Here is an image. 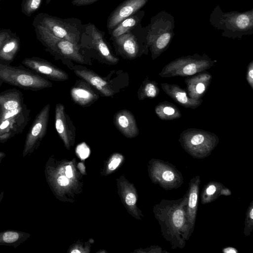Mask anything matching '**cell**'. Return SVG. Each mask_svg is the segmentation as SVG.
I'll use <instances>...</instances> for the list:
<instances>
[{
    "mask_svg": "<svg viewBox=\"0 0 253 253\" xmlns=\"http://www.w3.org/2000/svg\"><path fill=\"white\" fill-rule=\"evenodd\" d=\"M20 46V42L16 38L10 37L0 48V59L10 61L13 59Z\"/></svg>",
    "mask_w": 253,
    "mask_h": 253,
    "instance_id": "cell-24",
    "label": "cell"
},
{
    "mask_svg": "<svg viewBox=\"0 0 253 253\" xmlns=\"http://www.w3.org/2000/svg\"><path fill=\"white\" fill-rule=\"evenodd\" d=\"M70 94L73 100L82 106L90 105L98 97L89 86L84 82L74 86L71 89Z\"/></svg>",
    "mask_w": 253,
    "mask_h": 253,
    "instance_id": "cell-19",
    "label": "cell"
},
{
    "mask_svg": "<svg viewBox=\"0 0 253 253\" xmlns=\"http://www.w3.org/2000/svg\"><path fill=\"white\" fill-rule=\"evenodd\" d=\"M154 110L158 117L163 121L177 119L182 116L178 108L172 103L167 101L158 103Z\"/></svg>",
    "mask_w": 253,
    "mask_h": 253,
    "instance_id": "cell-21",
    "label": "cell"
},
{
    "mask_svg": "<svg viewBox=\"0 0 253 253\" xmlns=\"http://www.w3.org/2000/svg\"><path fill=\"white\" fill-rule=\"evenodd\" d=\"M65 174L67 178H71L73 176V171L71 166H66Z\"/></svg>",
    "mask_w": 253,
    "mask_h": 253,
    "instance_id": "cell-39",
    "label": "cell"
},
{
    "mask_svg": "<svg viewBox=\"0 0 253 253\" xmlns=\"http://www.w3.org/2000/svg\"><path fill=\"white\" fill-rule=\"evenodd\" d=\"M200 180L199 176L193 177L190 180L188 194L187 215L190 232L193 231L197 210L198 192Z\"/></svg>",
    "mask_w": 253,
    "mask_h": 253,
    "instance_id": "cell-18",
    "label": "cell"
},
{
    "mask_svg": "<svg viewBox=\"0 0 253 253\" xmlns=\"http://www.w3.org/2000/svg\"><path fill=\"white\" fill-rule=\"evenodd\" d=\"M246 80L251 88L253 89V61H251L248 65Z\"/></svg>",
    "mask_w": 253,
    "mask_h": 253,
    "instance_id": "cell-31",
    "label": "cell"
},
{
    "mask_svg": "<svg viewBox=\"0 0 253 253\" xmlns=\"http://www.w3.org/2000/svg\"><path fill=\"white\" fill-rule=\"evenodd\" d=\"M20 92L15 91L0 95V106L2 111L16 109L22 105Z\"/></svg>",
    "mask_w": 253,
    "mask_h": 253,
    "instance_id": "cell-23",
    "label": "cell"
},
{
    "mask_svg": "<svg viewBox=\"0 0 253 253\" xmlns=\"http://www.w3.org/2000/svg\"><path fill=\"white\" fill-rule=\"evenodd\" d=\"M9 37L10 36L7 32H2L0 33V48Z\"/></svg>",
    "mask_w": 253,
    "mask_h": 253,
    "instance_id": "cell-38",
    "label": "cell"
},
{
    "mask_svg": "<svg viewBox=\"0 0 253 253\" xmlns=\"http://www.w3.org/2000/svg\"><path fill=\"white\" fill-rule=\"evenodd\" d=\"M0 79L9 84L26 89L39 90L52 86V83L41 76L0 63Z\"/></svg>",
    "mask_w": 253,
    "mask_h": 253,
    "instance_id": "cell-6",
    "label": "cell"
},
{
    "mask_svg": "<svg viewBox=\"0 0 253 253\" xmlns=\"http://www.w3.org/2000/svg\"><path fill=\"white\" fill-rule=\"evenodd\" d=\"M247 221L246 222V228H245V229H246V231L245 232V234H247L246 235H248L250 234L251 231L252 229V226H251L250 224V222L253 224V209L252 206L250 207V210L249 211V213L247 215Z\"/></svg>",
    "mask_w": 253,
    "mask_h": 253,
    "instance_id": "cell-32",
    "label": "cell"
},
{
    "mask_svg": "<svg viewBox=\"0 0 253 253\" xmlns=\"http://www.w3.org/2000/svg\"><path fill=\"white\" fill-rule=\"evenodd\" d=\"M218 183L211 182L206 187L201 196V200L204 204L211 202L214 200V198H217L218 194L222 195V191L220 192L221 190H218L221 187V184L218 185Z\"/></svg>",
    "mask_w": 253,
    "mask_h": 253,
    "instance_id": "cell-26",
    "label": "cell"
},
{
    "mask_svg": "<svg viewBox=\"0 0 253 253\" xmlns=\"http://www.w3.org/2000/svg\"><path fill=\"white\" fill-rule=\"evenodd\" d=\"M188 194L178 200H162L158 205L157 218L164 238L172 248H183L190 237L187 215Z\"/></svg>",
    "mask_w": 253,
    "mask_h": 253,
    "instance_id": "cell-1",
    "label": "cell"
},
{
    "mask_svg": "<svg viewBox=\"0 0 253 253\" xmlns=\"http://www.w3.org/2000/svg\"><path fill=\"white\" fill-rule=\"evenodd\" d=\"M160 93L158 84L155 81L150 80L148 78L143 82L138 91V98L139 100L145 98H156Z\"/></svg>",
    "mask_w": 253,
    "mask_h": 253,
    "instance_id": "cell-25",
    "label": "cell"
},
{
    "mask_svg": "<svg viewBox=\"0 0 253 253\" xmlns=\"http://www.w3.org/2000/svg\"><path fill=\"white\" fill-rule=\"evenodd\" d=\"M216 62L205 54L182 56L166 65L158 75L162 78L186 77L206 71Z\"/></svg>",
    "mask_w": 253,
    "mask_h": 253,
    "instance_id": "cell-4",
    "label": "cell"
},
{
    "mask_svg": "<svg viewBox=\"0 0 253 253\" xmlns=\"http://www.w3.org/2000/svg\"><path fill=\"white\" fill-rule=\"evenodd\" d=\"M23 108L20 106L16 109L2 111L1 114L0 121L4 120L9 118L18 115L22 112Z\"/></svg>",
    "mask_w": 253,
    "mask_h": 253,
    "instance_id": "cell-30",
    "label": "cell"
},
{
    "mask_svg": "<svg viewBox=\"0 0 253 253\" xmlns=\"http://www.w3.org/2000/svg\"><path fill=\"white\" fill-rule=\"evenodd\" d=\"M22 63L32 70L52 80L64 81L69 78L68 74L64 71L40 58H26L23 60Z\"/></svg>",
    "mask_w": 253,
    "mask_h": 253,
    "instance_id": "cell-11",
    "label": "cell"
},
{
    "mask_svg": "<svg viewBox=\"0 0 253 253\" xmlns=\"http://www.w3.org/2000/svg\"><path fill=\"white\" fill-rule=\"evenodd\" d=\"M178 141L192 157L204 158L211 154L218 144L219 138L214 133L200 128H188L181 132Z\"/></svg>",
    "mask_w": 253,
    "mask_h": 253,
    "instance_id": "cell-3",
    "label": "cell"
},
{
    "mask_svg": "<svg viewBox=\"0 0 253 253\" xmlns=\"http://www.w3.org/2000/svg\"><path fill=\"white\" fill-rule=\"evenodd\" d=\"M77 152L82 159H84L88 156L89 150L86 145L82 144L77 148Z\"/></svg>",
    "mask_w": 253,
    "mask_h": 253,
    "instance_id": "cell-33",
    "label": "cell"
},
{
    "mask_svg": "<svg viewBox=\"0 0 253 253\" xmlns=\"http://www.w3.org/2000/svg\"><path fill=\"white\" fill-rule=\"evenodd\" d=\"M154 175L160 183V185L166 189L177 187L182 183V177L178 171L166 163H157L154 169Z\"/></svg>",
    "mask_w": 253,
    "mask_h": 253,
    "instance_id": "cell-13",
    "label": "cell"
},
{
    "mask_svg": "<svg viewBox=\"0 0 253 253\" xmlns=\"http://www.w3.org/2000/svg\"><path fill=\"white\" fill-rule=\"evenodd\" d=\"M148 0H125L110 13L107 21L108 32L121 21L131 16L143 6Z\"/></svg>",
    "mask_w": 253,
    "mask_h": 253,
    "instance_id": "cell-10",
    "label": "cell"
},
{
    "mask_svg": "<svg viewBox=\"0 0 253 253\" xmlns=\"http://www.w3.org/2000/svg\"><path fill=\"white\" fill-rule=\"evenodd\" d=\"M139 25L128 32L111 39L116 51L124 57L132 59L142 51Z\"/></svg>",
    "mask_w": 253,
    "mask_h": 253,
    "instance_id": "cell-8",
    "label": "cell"
},
{
    "mask_svg": "<svg viewBox=\"0 0 253 253\" xmlns=\"http://www.w3.org/2000/svg\"><path fill=\"white\" fill-rule=\"evenodd\" d=\"M75 74L93 86L105 96H112L115 91L109 83L94 72L85 69L74 70Z\"/></svg>",
    "mask_w": 253,
    "mask_h": 253,
    "instance_id": "cell-17",
    "label": "cell"
},
{
    "mask_svg": "<svg viewBox=\"0 0 253 253\" xmlns=\"http://www.w3.org/2000/svg\"><path fill=\"white\" fill-rule=\"evenodd\" d=\"M33 25L38 39L51 53L78 63H84L79 44L56 37L40 25L36 24Z\"/></svg>",
    "mask_w": 253,
    "mask_h": 253,
    "instance_id": "cell-5",
    "label": "cell"
},
{
    "mask_svg": "<svg viewBox=\"0 0 253 253\" xmlns=\"http://www.w3.org/2000/svg\"><path fill=\"white\" fill-rule=\"evenodd\" d=\"M3 155H4L3 153L0 152V158L2 157Z\"/></svg>",
    "mask_w": 253,
    "mask_h": 253,
    "instance_id": "cell-43",
    "label": "cell"
},
{
    "mask_svg": "<svg viewBox=\"0 0 253 253\" xmlns=\"http://www.w3.org/2000/svg\"><path fill=\"white\" fill-rule=\"evenodd\" d=\"M51 0H46V1H45L46 4H48L51 1Z\"/></svg>",
    "mask_w": 253,
    "mask_h": 253,
    "instance_id": "cell-42",
    "label": "cell"
},
{
    "mask_svg": "<svg viewBox=\"0 0 253 253\" xmlns=\"http://www.w3.org/2000/svg\"><path fill=\"white\" fill-rule=\"evenodd\" d=\"M113 120L117 128L126 137L132 138L138 134L135 118L130 111L123 109L117 112Z\"/></svg>",
    "mask_w": 253,
    "mask_h": 253,
    "instance_id": "cell-16",
    "label": "cell"
},
{
    "mask_svg": "<svg viewBox=\"0 0 253 253\" xmlns=\"http://www.w3.org/2000/svg\"><path fill=\"white\" fill-rule=\"evenodd\" d=\"M33 24L41 26L56 37L79 44L83 24L78 18L63 19L40 13L35 17Z\"/></svg>",
    "mask_w": 253,
    "mask_h": 253,
    "instance_id": "cell-2",
    "label": "cell"
},
{
    "mask_svg": "<svg viewBox=\"0 0 253 253\" xmlns=\"http://www.w3.org/2000/svg\"><path fill=\"white\" fill-rule=\"evenodd\" d=\"M72 253H80V251H79L78 250H74L71 252Z\"/></svg>",
    "mask_w": 253,
    "mask_h": 253,
    "instance_id": "cell-41",
    "label": "cell"
},
{
    "mask_svg": "<svg viewBox=\"0 0 253 253\" xmlns=\"http://www.w3.org/2000/svg\"><path fill=\"white\" fill-rule=\"evenodd\" d=\"M0 118H1V115H0Z\"/></svg>",
    "mask_w": 253,
    "mask_h": 253,
    "instance_id": "cell-44",
    "label": "cell"
},
{
    "mask_svg": "<svg viewBox=\"0 0 253 253\" xmlns=\"http://www.w3.org/2000/svg\"><path fill=\"white\" fill-rule=\"evenodd\" d=\"M57 182L60 186H65L69 184V181L66 176L62 175L58 177Z\"/></svg>",
    "mask_w": 253,
    "mask_h": 253,
    "instance_id": "cell-37",
    "label": "cell"
},
{
    "mask_svg": "<svg viewBox=\"0 0 253 253\" xmlns=\"http://www.w3.org/2000/svg\"><path fill=\"white\" fill-rule=\"evenodd\" d=\"M250 22V18L246 14L239 15L236 20L237 26L240 29H245L248 27Z\"/></svg>",
    "mask_w": 253,
    "mask_h": 253,
    "instance_id": "cell-29",
    "label": "cell"
},
{
    "mask_svg": "<svg viewBox=\"0 0 253 253\" xmlns=\"http://www.w3.org/2000/svg\"><path fill=\"white\" fill-rule=\"evenodd\" d=\"M42 0H23L21 3L22 13L27 16H31L41 6Z\"/></svg>",
    "mask_w": 253,
    "mask_h": 253,
    "instance_id": "cell-27",
    "label": "cell"
},
{
    "mask_svg": "<svg viewBox=\"0 0 253 253\" xmlns=\"http://www.w3.org/2000/svg\"><path fill=\"white\" fill-rule=\"evenodd\" d=\"M211 80V75L206 71L186 77L184 83L188 95L193 99H202L208 90Z\"/></svg>",
    "mask_w": 253,
    "mask_h": 253,
    "instance_id": "cell-12",
    "label": "cell"
},
{
    "mask_svg": "<svg viewBox=\"0 0 253 253\" xmlns=\"http://www.w3.org/2000/svg\"><path fill=\"white\" fill-rule=\"evenodd\" d=\"M21 113L0 122V140H3L10 137L20 126Z\"/></svg>",
    "mask_w": 253,
    "mask_h": 253,
    "instance_id": "cell-22",
    "label": "cell"
},
{
    "mask_svg": "<svg viewBox=\"0 0 253 253\" xmlns=\"http://www.w3.org/2000/svg\"><path fill=\"white\" fill-rule=\"evenodd\" d=\"M19 238V234L14 231H7L2 235V240L7 243H14L17 241Z\"/></svg>",
    "mask_w": 253,
    "mask_h": 253,
    "instance_id": "cell-28",
    "label": "cell"
},
{
    "mask_svg": "<svg viewBox=\"0 0 253 253\" xmlns=\"http://www.w3.org/2000/svg\"><path fill=\"white\" fill-rule=\"evenodd\" d=\"M105 35V33L99 30L93 23L83 24L79 44L82 49L93 50L107 62L116 64L119 59L110 51Z\"/></svg>",
    "mask_w": 253,
    "mask_h": 253,
    "instance_id": "cell-7",
    "label": "cell"
},
{
    "mask_svg": "<svg viewBox=\"0 0 253 253\" xmlns=\"http://www.w3.org/2000/svg\"><path fill=\"white\" fill-rule=\"evenodd\" d=\"M55 126L59 135L66 144H68L74 136L75 128L62 104H57L55 106Z\"/></svg>",
    "mask_w": 253,
    "mask_h": 253,
    "instance_id": "cell-15",
    "label": "cell"
},
{
    "mask_svg": "<svg viewBox=\"0 0 253 253\" xmlns=\"http://www.w3.org/2000/svg\"><path fill=\"white\" fill-rule=\"evenodd\" d=\"M99 0H72L71 3L75 6H81L91 4Z\"/></svg>",
    "mask_w": 253,
    "mask_h": 253,
    "instance_id": "cell-34",
    "label": "cell"
},
{
    "mask_svg": "<svg viewBox=\"0 0 253 253\" xmlns=\"http://www.w3.org/2000/svg\"><path fill=\"white\" fill-rule=\"evenodd\" d=\"M223 252L225 253H238V251L233 248L228 247L224 249L223 250Z\"/></svg>",
    "mask_w": 253,
    "mask_h": 253,
    "instance_id": "cell-40",
    "label": "cell"
},
{
    "mask_svg": "<svg viewBox=\"0 0 253 253\" xmlns=\"http://www.w3.org/2000/svg\"><path fill=\"white\" fill-rule=\"evenodd\" d=\"M122 160L121 157H119L118 155L112 159V161L108 165V169L110 170L115 169L120 165Z\"/></svg>",
    "mask_w": 253,
    "mask_h": 253,
    "instance_id": "cell-35",
    "label": "cell"
},
{
    "mask_svg": "<svg viewBox=\"0 0 253 253\" xmlns=\"http://www.w3.org/2000/svg\"><path fill=\"white\" fill-rule=\"evenodd\" d=\"M136 202V197L132 193L127 194L126 197V203L128 206L134 205Z\"/></svg>",
    "mask_w": 253,
    "mask_h": 253,
    "instance_id": "cell-36",
    "label": "cell"
},
{
    "mask_svg": "<svg viewBox=\"0 0 253 253\" xmlns=\"http://www.w3.org/2000/svg\"><path fill=\"white\" fill-rule=\"evenodd\" d=\"M50 104L45 105L36 116L26 137L23 154L31 151L37 142L42 139L46 133L49 119Z\"/></svg>",
    "mask_w": 253,
    "mask_h": 253,
    "instance_id": "cell-9",
    "label": "cell"
},
{
    "mask_svg": "<svg viewBox=\"0 0 253 253\" xmlns=\"http://www.w3.org/2000/svg\"><path fill=\"white\" fill-rule=\"evenodd\" d=\"M163 90L176 103L185 108L195 109L200 106L203 99H195L190 97L186 91L176 84L167 83L161 84Z\"/></svg>",
    "mask_w": 253,
    "mask_h": 253,
    "instance_id": "cell-14",
    "label": "cell"
},
{
    "mask_svg": "<svg viewBox=\"0 0 253 253\" xmlns=\"http://www.w3.org/2000/svg\"><path fill=\"white\" fill-rule=\"evenodd\" d=\"M142 12L138 10L131 16L121 21L116 27L108 32L111 39L124 34L140 24Z\"/></svg>",
    "mask_w": 253,
    "mask_h": 253,
    "instance_id": "cell-20",
    "label": "cell"
}]
</instances>
